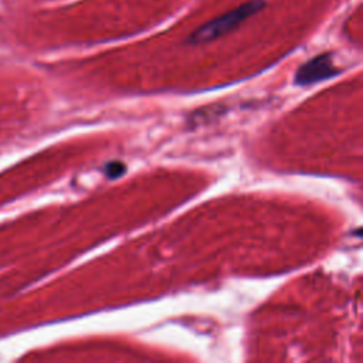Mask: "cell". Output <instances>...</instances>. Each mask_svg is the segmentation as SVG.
Here are the masks:
<instances>
[{
  "label": "cell",
  "instance_id": "obj_1",
  "mask_svg": "<svg viewBox=\"0 0 363 363\" xmlns=\"http://www.w3.org/2000/svg\"><path fill=\"white\" fill-rule=\"evenodd\" d=\"M264 7H265L264 0H248L241 6L200 26L186 38V43L190 45H199V44L214 41L228 34L234 28H237L242 21H245L248 17L254 16Z\"/></svg>",
  "mask_w": 363,
  "mask_h": 363
},
{
  "label": "cell",
  "instance_id": "obj_3",
  "mask_svg": "<svg viewBox=\"0 0 363 363\" xmlns=\"http://www.w3.org/2000/svg\"><path fill=\"white\" fill-rule=\"evenodd\" d=\"M105 174L109 177V179H116L119 176H122L125 173V164L122 162H109L105 169H104Z\"/></svg>",
  "mask_w": 363,
  "mask_h": 363
},
{
  "label": "cell",
  "instance_id": "obj_2",
  "mask_svg": "<svg viewBox=\"0 0 363 363\" xmlns=\"http://www.w3.org/2000/svg\"><path fill=\"white\" fill-rule=\"evenodd\" d=\"M339 72L340 69L333 64L332 54L322 52L319 55H315L298 68L295 74V82L298 85H311L332 78Z\"/></svg>",
  "mask_w": 363,
  "mask_h": 363
}]
</instances>
